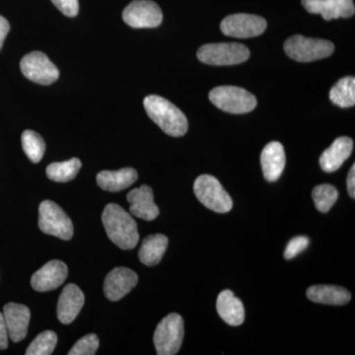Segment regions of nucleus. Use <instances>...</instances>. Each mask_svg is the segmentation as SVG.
Segmentation results:
<instances>
[{
  "label": "nucleus",
  "instance_id": "1",
  "mask_svg": "<svg viewBox=\"0 0 355 355\" xmlns=\"http://www.w3.org/2000/svg\"><path fill=\"white\" fill-rule=\"evenodd\" d=\"M103 225L114 244L123 250H132L139 243L137 224L128 212L116 203H109L102 214Z\"/></svg>",
  "mask_w": 355,
  "mask_h": 355
},
{
  "label": "nucleus",
  "instance_id": "2",
  "mask_svg": "<svg viewBox=\"0 0 355 355\" xmlns=\"http://www.w3.org/2000/svg\"><path fill=\"white\" fill-rule=\"evenodd\" d=\"M144 105L149 118L170 137H183L188 132V120L183 112L165 98L149 95L144 98Z\"/></svg>",
  "mask_w": 355,
  "mask_h": 355
},
{
  "label": "nucleus",
  "instance_id": "3",
  "mask_svg": "<svg viewBox=\"0 0 355 355\" xmlns=\"http://www.w3.org/2000/svg\"><path fill=\"white\" fill-rule=\"evenodd\" d=\"M209 100L217 108L226 113L240 114L253 111L256 97L246 89L236 86H219L209 92Z\"/></svg>",
  "mask_w": 355,
  "mask_h": 355
},
{
  "label": "nucleus",
  "instance_id": "4",
  "mask_svg": "<svg viewBox=\"0 0 355 355\" xmlns=\"http://www.w3.org/2000/svg\"><path fill=\"white\" fill-rule=\"evenodd\" d=\"M284 51L296 62H311L330 57L335 51V46L327 40L306 38L302 35H295L286 40Z\"/></svg>",
  "mask_w": 355,
  "mask_h": 355
},
{
  "label": "nucleus",
  "instance_id": "5",
  "mask_svg": "<svg viewBox=\"0 0 355 355\" xmlns=\"http://www.w3.org/2000/svg\"><path fill=\"white\" fill-rule=\"evenodd\" d=\"M193 191L198 200L212 211L226 214L232 209V198L216 177L210 175L198 177L193 184Z\"/></svg>",
  "mask_w": 355,
  "mask_h": 355
},
{
  "label": "nucleus",
  "instance_id": "6",
  "mask_svg": "<svg viewBox=\"0 0 355 355\" xmlns=\"http://www.w3.org/2000/svg\"><path fill=\"white\" fill-rule=\"evenodd\" d=\"M184 334V320L177 313L166 316L158 324L153 342L158 355L177 354L182 347Z\"/></svg>",
  "mask_w": 355,
  "mask_h": 355
},
{
  "label": "nucleus",
  "instance_id": "7",
  "mask_svg": "<svg viewBox=\"0 0 355 355\" xmlns=\"http://www.w3.org/2000/svg\"><path fill=\"white\" fill-rule=\"evenodd\" d=\"M200 62L209 65H234L243 64L250 58V51L239 43L207 44L198 51Z\"/></svg>",
  "mask_w": 355,
  "mask_h": 355
},
{
  "label": "nucleus",
  "instance_id": "8",
  "mask_svg": "<svg viewBox=\"0 0 355 355\" xmlns=\"http://www.w3.org/2000/svg\"><path fill=\"white\" fill-rule=\"evenodd\" d=\"M39 227L46 234L69 241L73 236V224L64 209L51 200H44L39 207Z\"/></svg>",
  "mask_w": 355,
  "mask_h": 355
},
{
  "label": "nucleus",
  "instance_id": "9",
  "mask_svg": "<svg viewBox=\"0 0 355 355\" xmlns=\"http://www.w3.org/2000/svg\"><path fill=\"white\" fill-rule=\"evenodd\" d=\"M20 69L26 78L41 85H50L60 77L58 67L42 51L26 55L21 60Z\"/></svg>",
  "mask_w": 355,
  "mask_h": 355
},
{
  "label": "nucleus",
  "instance_id": "10",
  "mask_svg": "<svg viewBox=\"0 0 355 355\" xmlns=\"http://www.w3.org/2000/svg\"><path fill=\"white\" fill-rule=\"evenodd\" d=\"M266 25L265 18L261 16L238 13L224 18L220 29L225 36L247 39L260 36L266 31Z\"/></svg>",
  "mask_w": 355,
  "mask_h": 355
},
{
  "label": "nucleus",
  "instance_id": "11",
  "mask_svg": "<svg viewBox=\"0 0 355 355\" xmlns=\"http://www.w3.org/2000/svg\"><path fill=\"white\" fill-rule=\"evenodd\" d=\"M123 19L135 29L156 28L162 23L163 14L153 0H133L123 10Z\"/></svg>",
  "mask_w": 355,
  "mask_h": 355
},
{
  "label": "nucleus",
  "instance_id": "12",
  "mask_svg": "<svg viewBox=\"0 0 355 355\" xmlns=\"http://www.w3.org/2000/svg\"><path fill=\"white\" fill-rule=\"evenodd\" d=\"M67 275L69 270L64 261H51L33 275L31 286L39 292L55 291L64 284Z\"/></svg>",
  "mask_w": 355,
  "mask_h": 355
},
{
  "label": "nucleus",
  "instance_id": "13",
  "mask_svg": "<svg viewBox=\"0 0 355 355\" xmlns=\"http://www.w3.org/2000/svg\"><path fill=\"white\" fill-rule=\"evenodd\" d=\"M137 282L139 277L130 268H114L105 279V296L111 301L121 300L137 286Z\"/></svg>",
  "mask_w": 355,
  "mask_h": 355
},
{
  "label": "nucleus",
  "instance_id": "14",
  "mask_svg": "<svg viewBox=\"0 0 355 355\" xmlns=\"http://www.w3.org/2000/svg\"><path fill=\"white\" fill-rule=\"evenodd\" d=\"M302 6L312 14H320L324 20L349 18L354 15V0H302Z\"/></svg>",
  "mask_w": 355,
  "mask_h": 355
},
{
  "label": "nucleus",
  "instance_id": "15",
  "mask_svg": "<svg viewBox=\"0 0 355 355\" xmlns=\"http://www.w3.org/2000/svg\"><path fill=\"white\" fill-rule=\"evenodd\" d=\"M3 316L10 340L13 343H19L24 340L31 318L29 308L17 303H8L4 306Z\"/></svg>",
  "mask_w": 355,
  "mask_h": 355
},
{
  "label": "nucleus",
  "instance_id": "16",
  "mask_svg": "<svg viewBox=\"0 0 355 355\" xmlns=\"http://www.w3.org/2000/svg\"><path fill=\"white\" fill-rule=\"evenodd\" d=\"M85 296L83 291L73 284H67L58 299L57 315L60 323H72L83 309Z\"/></svg>",
  "mask_w": 355,
  "mask_h": 355
},
{
  "label": "nucleus",
  "instance_id": "17",
  "mask_svg": "<svg viewBox=\"0 0 355 355\" xmlns=\"http://www.w3.org/2000/svg\"><path fill=\"white\" fill-rule=\"evenodd\" d=\"M128 202L130 203V214L132 216L151 221L159 216V209L154 202L153 191L147 184L130 191L128 195Z\"/></svg>",
  "mask_w": 355,
  "mask_h": 355
},
{
  "label": "nucleus",
  "instance_id": "18",
  "mask_svg": "<svg viewBox=\"0 0 355 355\" xmlns=\"http://www.w3.org/2000/svg\"><path fill=\"white\" fill-rule=\"evenodd\" d=\"M286 162V151L280 142L266 144L261 154V169L266 181H277L284 172Z\"/></svg>",
  "mask_w": 355,
  "mask_h": 355
},
{
  "label": "nucleus",
  "instance_id": "19",
  "mask_svg": "<svg viewBox=\"0 0 355 355\" xmlns=\"http://www.w3.org/2000/svg\"><path fill=\"white\" fill-rule=\"evenodd\" d=\"M352 149H354V141L352 139L347 137H338L322 154L320 158L322 169L327 173L336 172L352 155Z\"/></svg>",
  "mask_w": 355,
  "mask_h": 355
},
{
  "label": "nucleus",
  "instance_id": "20",
  "mask_svg": "<svg viewBox=\"0 0 355 355\" xmlns=\"http://www.w3.org/2000/svg\"><path fill=\"white\" fill-rule=\"evenodd\" d=\"M216 309L219 316L229 326L238 327L244 323V306L240 299L235 297L232 291H223L219 293Z\"/></svg>",
  "mask_w": 355,
  "mask_h": 355
},
{
  "label": "nucleus",
  "instance_id": "21",
  "mask_svg": "<svg viewBox=\"0 0 355 355\" xmlns=\"http://www.w3.org/2000/svg\"><path fill=\"white\" fill-rule=\"evenodd\" d=\"M139 179L137 170L123 168L118 171H102L96 177L100 188L104 191L118 193L132 186Z\"/></svg>",
  "mask_w": 355,
  "mask_h": 355
},
{
  "label": "nucleus",
  "instance_id": "22",
  "mask_svg": "<svg viewBox=\"0 0 355 355\" xmlns=\"http://www.w3.org/2000/svg\"><path fill=\"white\" fill-rule=\"evenodd\" d=\"M306 294L312 302L326 305L343 306L352 299L349 291L336 286H313L307 289Z\"/></svg>",
  "mask_w": 355,
  "mask_h": 355
},
{
  "label": "nucleus",
  "instance_id": "23",
  "mask_svg": "<svg viewBox=\"0 0 355 355\" xmlns=\"http://www.w3.org/2000/svg\"><path fill=\"white\" fill-rule=\"evenodd\" d=\"M168 247V238L163 234L147 236L142 241L139 252V258L144 265L154 266L158 265L164 256Z\"/></svg>",
  "mask_w": 355,
  "mask_h": 355
},
{
  "label": "nucleus",
  "instance_id": "24",
  "mask_svg": "<svg viewBox=\"0 0 355 355\" xmlns=\"http://www.w3.org/2000/svg\"><path fill=\"white\" fill-rule=\"evenodd\" d=\"M330 100L340 108H350L355 104V78L347 76L331 89Z\"/></svg>",
  "mask_w": 355,
  "mask_h": 355
},
{
  "label": "nucleus",
  "instance_id": "25",
  "mask_svg": "<svg viewBox=\"0 0 355 355\" xmlns=\"http://www.w3.org/2000/svg\"><path fill=\"white\" fill-rule=\"evenodd\" d=\"M83 163L78 158H72L64 162L51 163L46 167V176L57 183H67L78 174Z\"/></svg>",
  "mask_w": 355,
  "mask_h": 355
},
{
  "label": "nucleus",
  "instance_id": "26",
  "mask_svg": "<svg viewBox=\"0 0 355 355\" xmlns=\"http://www.w3.org/2000/svg\"><path fill=\"white\" fill-rule=\"evenodd\" d=\"M21 141L23 150L29 160L33 163H39L46 151V144L43 137L34 130H27L22 133Z\"/></svg>",
  "mask_w": 355,
  "mask_h": 355
},
{
  "label": "nucleus",
  "instance_id": "27",
  "mask_svg": "<svg viewBox=\"0 0 355 355\" xmlns=\"http://www.w3.org/2000/svg\"><path fill=\"white\" fill-rule=\"evenodd\" d=\"M312 198L314 200L315 207L320 212L330 211L331 207L335 205L338 198V191L335 187L329 184H319L315 187L312 191Z\"/></svg>",
  "mask_w": 355,
  "mask_h": 355
},
{
  "label": "nucleus",
  "instance_id": "28",
  "mask_svg": "<svg viewBox=\"0 0 355 355\" xmlns=\"http://www.w3.org/2000/svg\"><path fill=\"white\" fill-rule=\"evenodd\" d=\"M57 343V334L53 331H44L37 336L28 347L26 355H50L55 350Z\"/></svg>",
  "mask_w": 355,
  "mask_h": 355
},
{
  "label": "nucleus",
  "instance_id": "29",
  "mask_svg": "<svg viewBox=\"0 0 355 355\" xmlns=\"http://www.w3.org/2000/svg\"><path fill=\"white\" fill-rule=\"evenodd\" d=\"M99 349V338L95 334H89L77 340L69 355H94Z\"/></svg>",
  "mask_w": 355,
  "mask_h": 355
},
{
  "label": "nucleus",
  "instance_id": "30",
  "mask_svg": "<svg viewBox=\"0 0 355 355\" xmlns=\"http://www.w3.org/2000/svg\"><path fill=\"white\" fill-rule=\"evenodd\" d=\"M309 239L305 236H297V237L293 238L287 245L286 252H284V258L286 260L295 258L297 254L309 246Z\"/></svg>",
  "mask_w": 355,
  "mask_h": 355
},
{
  "label": "nucleus",
  "instance_id": "31",
  "mask_svg": "<svg viewBox=\"0 0 355 355\" xmlns=\"http://www.w3.org/2000/svg\"><path fill=\"white\" fill-rule=\"evenodd\" d=\"M51 2L67 17H76L79 12L78 0H51Z\"/></svg>",
  "mask_w": 355,
  "mask_h": 355
},
{
  "label": "nucleus",
  "instance_id": "32",
  "mask_svg": "<svg viewBox=\"0 0 355 355\" xmlns=\"http://www.w3.org/2000/svg\"><path fill=\"white\" fill-rule=\"evenodd\" d=\"M8 347V331L3 313L0 312V349H6Z\"/></svg>",
  "mask_w": 355,
  "mask_h": 355
},
{
  "label": "nucleus",
  "instance_id": "33",
  "mask_svg": "<svg viewBox=\"0 0 355 355\" xmlns=\"http://www.w3.org/2000/svg\"><path fill=\"white\" fill-rule=\"evenodd\" d=\"M10 31V25H9L8 21L0 15V50L3 46L4 40H6L7 35Z\"/></svg>",
  "mask_w": 355,
  "mask_h": 355
},
{
  "label": "nucleus",
  "instance_id": "34",
  "mask_svg": "<svg viewBox=\"0 0 355 355\" xmlns=\"http://www.w3.org/2000/svg\"><path fill=\"white\" fill-rule=\"evenodd\" d=\"M347 191H349V197L355 198V165L350 168L349 176L347 180Z\"/></svg>",
  "mask_w": 355,
  "mask_h": 355
}]
</instances>
